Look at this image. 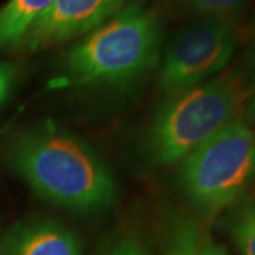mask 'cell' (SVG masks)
Instances as JSON below:
<instances>
[{"mask_svg":"<svg viewBox=\"0 0 255 255\" xmlns=\"http://www.w3.org/2000/svg\"><path fill=\"white\" fill-rule=\"evenodd\" d=\"M10 162L16 173L46 200L92 213L117 197L111 170L84 140L54 125L31 129L16 140Z\"/></svg>","mask_w":255,"mask_h":255,"instance_id":"cell-1","label":"cell"},{"mask_svg":"<svg viewBox=\"0 0 255 255\" xmlns=\"http://www.w3.org/2000/svg\"><path fill=\"white\" fill-rule=\"evenodd\" d=\"M251 68H253V74H254V80H255V36L254 40H253V46H251Z\"/></svg>","mask_w":255,"mask_h":255,"instance_id":"cell-14","label":"cell"},{"mask_svg":"<svg viewBox=\"0 0 255 255\" xmlns=\"http://www.w3.org/2000/svg\"><path fill=\"white\" fill-rule=\"evenodd\" d=\"M251 182L255 183V163H254V172H253V179H251Z\"/></svg>","mask_w":255,"mask_h":255,"instance_id":"cell-16","label":"cell"},{"mask_svg":"<svg viewBox=\"0 0 255 255\" xmlns=\"http://www.w3.org/2000/svg\"><path fill=\"white\" fill-rule=\"evenodd\" d=\"M254 163L255 130L238 118L183 159L180 184L197 213L211 219L241 200Z\"/></svg>","mask_w":255,"mask_h":255,"instance_id":"cell-4","label":"cell"},{"mask_svg":"<svg viewBox=\"0 0 255 255\" xmlns=\"http://www.w3.org/2000/svg\"><path fill=\"white\" fill-rule=\"evenodd\" d=\"M231 234L241 255H255V197L240 200L231 219Z\"/></svg>","mask_w":255,"mask_h":255,"instance_id":"cell-10","label":"cell"},{"mask_svg":"<svg viewBox=\"0 0 255 255\" xmlns=\"http://www.w3.org/2000/svg\"><path fill=\"white\" fill-rule=\"evenodd\" d=\"M17 78V67L14 64L0 61V107L7 100Z\"/></svg>","mask_w":255,"mask_h":255,"instance_id":"cell-12","label":"cell"},{"mask_svg":"<svg viewBox=\"0 0 255 255\" xmlns=\"http://www.w3.org/2000/svg\"><path fill=\"white\" fill-rule=\"evenodd\" d=\"M4 255H81V243L67 227L40 220L14 228L6 241Z\"/></svg>","mask_w":255,"mask_h":255,"instance_id":"cell-7","label":"cell"},{"mask_svg":"<svg viewBox=\"0 0 255 255\" xmlns=\"http://www.w3.org/2000/svg\"><path fill=\"white\" fill-rule=\"evenodd\" d=\"M246 92L236 74H224L167 98L146 136L149 160L159 166L182 162L214 133L241 118Z\"/></svg>","mask_w":255,"mask_h":255,"instance_id":"cell-3","label":"cell"},{"mask_svg":"<svg viewBox=\"0 0 255 255\" xmlns=\"http://www.w3.org/2000/svg\"><path fill=\"white\" fill-rule=\"evenodd\" d=\"M159 18L143 4L125 6L85 34L64 55L61 75L68 85H119L140 78L160 60Z\"/></svg>","mask_w":255,"mask_h":255,"instance_id":"cell-2","label":"cell"},{"mask_svg":"<svg viewBox=\"0 0 255 255\" xmlns=\"http://www.w3.org/2000/svg\"><path fill=\"white\" fill-rule=\"evenodd\" d=\"M180 9L197 18L234 20L248 0H176Z\"/></svg>","mask_w":255,"mask_h":255,"instance_id":"cell-11","label":"cell"},{"mask_svg":"<svg viewBox=\"0 0 255 255\" xmlns=\"http://www.w3.org/2000/svg\"><path fill=\"white\" fill-rule=\"evenodd\" d=\"M127 0H53L18 47L38 51L85 36L125 7Z\"/></svg>","mask_w":255,"mask_h":255,"instance_id":"cell-6","label":"cell"},{"mask_svg":"<svg viewBox=\"0 0 255 255\" xmlns=\"http://www.w3.org/2000/svg\"><path fill=\"white\" fill-rule=\"evenodd\" d=\"M248 118L255 121V100L251 101V104H248Z\"/></svg>","mask_w":255,"mask_h":255,"instance_id":"cell-15","label":"cell"},{"mask_svg":"<svg viewBox=\"0 0 255 255\" xmlns=\"http://www.w3.org/2000/svg\"><path fill=\"white\" fill-rule=\"evenodd\" d=\"M237 41L233 20L197 18L180 28L163 51L157 75L160 94L167 100L214 78L233 58Z\"/></svg>","mask_w":255,"mask_h":255,"instance_id":"cell-5","label":"cell"},{"mask_svg":"<svg viewBox=\"0 0 255 255\" xmlns=\"http://www.w3.org/2000/svg\"><path fill=\"white\" fill-rule=\"evenodd\" d=\"M163 255H228V251L199 220L176 214L164 230Z\"/></svg>","mask_w":255,"mask_h":255,"instance_id":"cell-8","label":"cell"},{"mask_svg":"<svg viewBox=\"0 0 255 255\" xmlns=\"http://www.w3.org/2000/svg\"><path fill=\"white\" fill-rule=\"evenodd\" d=\"M53 0H9L0 9V51L18 47L30 27Z\"/></svg>","mask_w":255,"mask_h":255,"instance_id":"cell-9","label":"cell"},{"mask_svg":"<svg viewBox=\"0 0 255 255\" xmlns=\"http://www.w3.org/2000/svg\"><path fill=\"white\" fill-rule=\"evenodd\" d=\"M105 255H149L143 247L132 238H124L112 246Z\"/></svg>","mask_w":255,"mask_h":255,"instance_id":"cell-13","label":"cell"}]
</instances>
